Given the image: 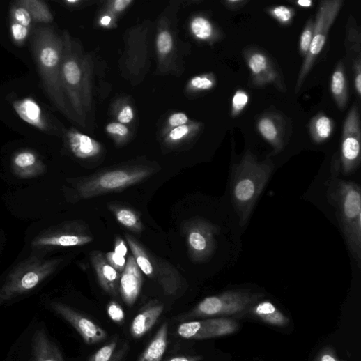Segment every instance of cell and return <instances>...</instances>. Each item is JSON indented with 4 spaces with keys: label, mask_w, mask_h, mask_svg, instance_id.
I'll use <instances>...</instances> for the list:
<instances>
[{
    "label": "cell",
    "mask_w": 361,
    "mask_h": 361,
    "mask_svg": "<svg viewBox=\"0 0 361 361\" xmlns=\"http://www.w3.org/2000/svg\"><path fill=\"white\" fill-rule=\"evenodd\" d=\"M339 160H334L325 183L328 203L335 208L348 249L361 267V190L351 180L339 178Z\"/></svg>",
    "instance_id": "cell-1"
},
{
    "label": "cell",
    "mask_w": 361,
    "mask_h": 361,
    "mask_svg": "<svg viewBox=\"0 0 361 361\" xmlns=\"http://www.w3.org/2000/svg\"><path fill=\"white\" fill-rule=\"evenodd\" d=\"M275 165L270 159L259 161L247 151L231 169L230 192L240 226H245L272 174Z\"/></svg>",
    "instance_id": "cell-2"
},
{
    "label": "cell",
    "mask_w": 361,
    "mask_h": 361,
    "mask_svg": "<svg viewBox=\"0 0 361 361\" xmlns=\"http://www.w3.org/2000/svg\"><path fill=\"white\" fill-rule=\"evenodd\" d=\"M31 42L44 89L53 102L61 107L63 104L60 84L61 68L59 67L61 45L54 33L48 27L36 29Z\"/></svg>",
    "instance_id": "cell-3"
},
{
    "label": "cell",
    "mask_w": 361,
    "mask_h": 361,
    "mask_svg": "<svg viewBox=\"0 0 361 361\" xmlns=\"http://www.w3.org/2000/svg\"><path fill=\"white\" fill-rule=\"evenodd\" d=\"M62 261L32 256L22 262L0 287V306L34 290L56 270Z\"/></svg>",
    "instance_id": "cell-4"
},
{
    "label": "cell",
    "mask_w": 361,
    "mask_h": 361,
    "mask_svg": "<svg viewBox=\"0 0 361 361\" xmlns=\"http://www.w3.org/2000/svg\"><path fill=\"white\" fill-rule=\"evenodd\" d=\"M263 296L246 289L224 291L204 298L190 313L180 317V321L198 318H217L237 316L249 311Z\"/></svg>",
    "instance_id": "cell-5"
},
{
    "label": "cell",
    "mask_w": 361,
    "mask_h": 361,
    "mask_svg": "<svg viewBox=\"0 0 361 361\" xmlns=\"http://www.w3.org/2000/svg\"><path fill=\"white\" fill-rule=\"evenodd\" d=\"M150 169H116L91 175L76 185L78 200H86L109 193L123 191L151 176Z\"/></svg>",
    "instance_id": "cell-6"
},
{
    "label": "cell",
    "mask_w": 361,
    "mask_h": 361,
    "mask_svg": "<svg viewBox=\"0 0 361 361\" xmlns=\"http://www.w3.org/2000/svg\"><path fill=\"white\" fill-rule=\"evenodd\" d=\"M341 0H326L320 3L314 22L313 39L308 54L305 57L302 70L299 72L296 83L295 93L302 88L303 83L312 69L316 59L322 52L328 36L342 7Z\"/></svg>",
    "instance_id": "cell-7"
},
{
    "label": "cell",
    "mask_w": 361,
    "mask_h": 361,
    "mask_svg": "<svg viewBox=\"0 0 361 361\" xmlns=\"http://www.w3.org/2000/svg\"><path fill=\"white\" fill-rule=\"evenodd\" d=\"M189 254L195 263L208 261L215 252V236L220 228L203 218H192L184 224Z\"/></svg>",
    "instance_id": "cell-8"
},
{
    "label": "cell",
    "mask_w": 361,
    "mask_h": 361,
    "mask_svg": "<svg viewBox=\"0 0 361 361\" xmlns=\"http://www.w3.org/2000/svg\"><path fill=\"white\" fill-rule=\"evenodd\" d=\"M360 128L357 105L349 111L343 129L339 160L340 171L344 176L353 174L360 164Z\"/></svg>",
    "instance_id": "cell-9"
},
{
    "label": "cell",
    "mask_w": 361,
    "mask_h": 361,
    "mask_svg": "<svg viewBox=\"0 0 361 361\" xmlns=\"http://www.w3.org/2000/svg\"><path fill=\"white\" fill-rule=\"evenodd\" d=\"M238 323L229 318H217L204 321H186L179 325L177 334L186 339H208L234 333Z\"/></svg>",
    "instance_id": "cell-10"
},
{
    "label": "cell",
    "mask_w": 361,
    "mask_h": 361,
    "mask_svg": "<svg viewBox=\"0 0 361 361\" xmlns=\"http://www.w3.org/2000/svg\"><path fill=\"white\" fill-rule=\"evenodd\" d=\"M51 309L68 322L88 345L102 342L107 337V332L93 321L74 309L59 302H51Z\"/></svg>",
    "instance_id": "cell-11"
},
{
    "label": "cell",
    "mask_w": 361,
    "mask_h": 361,
    "mask_svg": "<svg viewBox=\"0 0 361 361\" xmlns=\"http://www.w3.org/2000/svg\"><path fill=\"white\" fill-rule=\"evenodd\" d=\"M143 272L139 268L133 256H130L124 271L121 273L119 281V293L124 302L132 307L138 299L142 285Z\"/></svg>",
    "instance_id": "cell-12"
},
{
    "label": "cell",
    "mask_w": 361,
    "mask_h": 361,
    "mask_svg": "<svg viewBox=\"0 0 361 361\" xmlns=\"http://www.w3.org/2000/svg\"><path fill=\"white\" fill-rule=\"evenodd\" d=\"M91 235L83 231H56L39 236L33 240V247H74L92 243Z\"/></svg>",
    "instance_id": "cell-13"
},
{
    "label": "cell",
    "mask_w": 361,
    "mask_h": 361,
    "mask_svg": "<svg viewBox=\"0 0 361 361\" xmlns=\"http://www.w3.org/2000/svg\"><path fill=\"white\" fill-rule=\"evenodd\" d=\"M245 58L255 86H261L269 84H278L279 80L278 74L265 53L258 50H252L246 52Z\"/></svg>",
    "instance_id": "cell-14"
},
{
    "label": "cell",
    "mask_w": 361,
    "mask_h": 361,
    "mask_svg": "<svg viewBox=\"0 0 361 361\" xmlns=\"http://www.w3.org/2000/svg\"><path fill=\"white\" fill-rule=\"evenodd\" d=\"M91 261L101 287L109 295L117 297L119 293V281L121 273L112 268L100 251L93 252Z\"/></svg>",
    "instance_id": "cell-15"
},
{
    "label": "cell",
    "mask_w": 361,
    "mask_h": 361,
    "mask_svg": "<svg viewBox=\"0 0 361 361\" xmlns=\"http://www.w3.org/2000/svg\"><path fill=\"white\" fill-rule=\"evenodd\" d=\"M154 278L167 295H176L183 282L178 272L166 261L153 256Z\"/></svg>",
    "instance_id": "cell-16"
},
{
    "label": "cell",
    "mask_w": 361,
    "mask_h": 361,
    "mask_svg": "<svg viewBox=\"0 0 361 361\" xmlns=\"http://www.w3.org/2000/svg\"><path fill=\"white\" fill-rule=\"evenodd\" d=\"M31 361H66L61 351L48 337L43 329L36 331L32 339Z\"/></svg>",
    "instance_id": "cell-17"
},
{
    "label": "cell",
    "mask_w": 361,
    "mask_h": 361,
    "mask_svg": "<svg viewBox=\"0 0 361 361\" xmlns=\"http://www.w3.org/2000/svg\"><path fill=\"white\" fill-rule=\"evenodd\" d=\"M164 311V306L158 302L148 305L135 317L132 323L130 332L135 339H141L155 325Z\"/></svg>",
    "instance_id": "cell-18"
},
{
    "label": "cell",
    "mask_w": 361,
    "mask_h": 361,
    "mask_svg": "<svg viewBox=\"0 0 361 361\" xmlns=\"http://www.w3.org/2000/svg\"><path fill=\"white\" fill-rule=\"evenodd\" d=\"M13 168L15 174L22 178L36 177L45 170V166L38 155L30 151L17 153L13 160Z\"/></svg>",
    "instance_id": "cell-19"
},
{
    "label": "cell",
    "mask_w": 361,
    "mask_h": 361,
    "mask_svg": "<svg viewBox=\"0 0 361 361\" xmlns=\"http://www.w3.org/2000/svg\"><path fill=\"white\" fill-rule=\"evenodd\" d=\"M258 129L263 139L273 147L275 153L283 149L282 125L275 116L268 114L261 117Z\"/></svg>",
    "instance_id": "cell-20"
},
{
    "label": "cell",
    "mask_w": 361,
    "mask_h": 361,
    "mask_svg": "<svg viewBox=\"0 0 361 361\" xmlns=\"http://www.w3.org/2000/svg\"><path fill=\"white\" fill-rule=\"evenodd\" d=\"M14 107L17 114L25 122L39 130H47V124L43 118L41 109L35 101L26 98L16 102Z\"/></svg>",
    "instance_id": "cell-21"
},
{
    "label": "cell",
    "mask_w": 361,
    "mask_h": 361,
    "mask_svg": "<svg viewBox=\"0 0 361 361\" xmlns=\"http://www.w3.org/2000/svg\"><path fill=\"white\" fill-rule=\"evenodd\" d=\"M168 324L164 323L144 351L139 361H161L167 347Z\"/></svg>",
    "instance_id": "cell-22"
},
{
    "label": "cell",
    "mask_w": 361,
    "mask_h": 361,
    "mask_svg": "<svg viewBox=\"0 0 361 361\" xmlns=\"http://www.w3.org/2000/svg\"><path fill=\"white\" fill-rule=\"evenodd\" d=\"M125 238L133 256L143 274L150 279H153V256H151L132 236L125 234Z\"/></svg>",
    "instance_id": "cell-23"
},
{
    "label": "cell",
    "mask_w": 361,
    "mask_h": 361,
    "mask_svg": "<svg viewBox=\"0 0 361 361\" xmlns=\"http://www.w3.org/2000/svg\"><path fill=\"white\" fill-rule=\"evenodd\" d=\"M254 305L251 307L250 310L265 323L280 328L288 325L289 319L268 300Z\"/></svg>",
    "instance_id": "cell-24"
},
{
    "label": "cell",
    "mask_w": 361,
    "mask_h": 361,
    "mask_svg": "<svg viewBox=\"0 0 361 361\" xmlns=\"http://www.w3.org/2000/svg\"><path fill=\"white\" fill-rule=\"evenodd\" d=\"M108 208L116 220L128 229L135 233L143 231L144 225L140 215L134 210L116 204H110Z\"/></svg>",
    "instance_id": "cell-25"
},
{
    "label": "cell",
    "mask_w": 361,
    "mask_h": 361,
    "mask_svg": "<svg viewBox=\"0 0 361 361\" xmlns=\"http://www.w3.org/2000/svg\"><path fill=\"white\" fill-rule=\"evenodd\" d=\"M331 92L337 106L344 109L348 101L346 79L342 63H339L332 75Z\"/></svg>",
    "instance_id": "cell-26"
},
{
    "label": "cell",
    "mask_w": 361,
    "mask_h": 361,
    "mask_svg": "<svg viewBox=\"0 0 361 361\" xmlns=\"http://www.w3.org/2000/svg\"><path fill=\"white\" fill-rule=\"evenodd\" d=\"M333 128L332 120L323 113L314 116L309 125L312 138L316 144L327 141L330 137Z\"/></svg>",
    "instance_id": "cell-27"
},
{
    "label": "cell",
    "mask_w": 361,
    "mask_h": 361,
    "mask_svg": "<svg viewBox=\"0 0 361 361\" xmlns=\"http://www.w3.org/2000/svg\"><path fill=\"white\" fill-rule=\"evenodd\" d=\"M17 4L24 8L36 22L47 24L53 20L48 7L40 0H22L17 2Z\"/></svg>",
    "instance_id": "cell-28"
},
{
    "label": "cell",
    "mask_w": 361,
    "mask_h": 361,
    "mask_svg": "<svg viewBox=\"0 0 361 361\" xmlns=\"http://www.w3.org/2000/svg\"><path fill=\"white\" fill-rule=\"evenodd\" d=\"M70 146L74 153L81 158H87L95 155L99 152L98 145L85 135H72L70 137Z\"/></svg>",
    "instance_id": "cell-29"
},
{
    "label": "cell",
    "mask_w": 361,
    "mask_h": 361,
    "mask_svg": "<svg viewBox=\"0 0 361 361\" xmlns=\"http://www.w3.org/2000/svg\"><path fill=\"white\" fill-rule=\"evenodd\" d=\"M62 79L68 86L70 87L77 86L82 77V73L79 66L75 60L65 58L61 68Z\"/></svg>",
    "instance_id": "cell-30"
},
{
    "label": "cell",
    "mask_w": 361,
    "mask_h": 361,
    "mask_svg": "<svg viewBox=\"0 0 361 361\" xmlns=\"http://www.w3.org/2000/svg\"><path fill=\"white\" fill-rule=\"evenodd\" d=\"M192 29L195 36L202 40L210 38L213 34L211 24L202 17H198L193 21Z\"/></svg>",
    "instance_id": "cell-31"
},
{
    "label": "cell",
    "mask_w": 361,
    "mask_h": 361,
    "mask_svg": "<svg viewBox=\"0 0 361 361\" xmlns=\"http://www.w3.org/2000/svg\"><path fill=\"white\" fill-rule=\"evenodd\" d=\"M314 30V22L312 19H310L305 29H304L302 36H300L299 44L300 52V54H302V56L305 57L308 54L310 49V46L313 39Z\"/></svg>",
    "instance_id": "cell-32"
},
{
    "label": "cell",
    "mask_w": 361,
    "mask_h": 361,
    "mask_svg": "<svg viewBox=\"0 0 361 361\" xmlns=\"http://www.w3.org/2000/svg\"><path fill=\"white\" fill-rule=\"evenodd\" d=\"M268 13L280 24L288 25L292 22L295 11L285 6H277L269 9Z\"/></svg>",
    "instance_id": "cell-33"
},
{
    "label": "cell",
    "mask_w": 361,
    "mask_h": 361,
    "mask_svg": "<svg viewBox=\"0 0 361 361\" xmlns=\"http://www.w3.org/2000/svg\"><path fill=\"white\" fill-rule=\"evenodd\" d=\"M249 100V97L247 92L243 90L236 91L231 104L232 116H236L242 112L247 105Z\"/></svg>",
    "instance_id": "cell-34"
},
{
    "label": "cell",
    "mask_w": 361,
    "mask_h": 361,
    "mask_svg": "<svg viewBox=\"0 0 361 361\" xmlns=\"http://www.w3.org/2000/svg\"><path fill=\"white\" fill-rule=\"evenodd\" d=\"M107 314L109 318L115 323L123 325L125 320V314L122 308L117 302H110L107 307Z\"/></svg>",
    "instance_id": "cell-35"
},
{
    "label": "cell",
    "mask_w": 361,
    "mask_h": 361,
    "mask_svg": "<svg viewBox=\"0 0 361 361\" xmlns=\"http://www.w3.org/2000/svg\"><path fill=\"white\" fill-rule=\"evenodd\" d=\"M116 347V341H112L100 348L90 359V361H109Z\"/></svg>",
    "instance_id": "cell-36"
},
{
    "label": "cell",
    "mask_w": 361,
    "mask_h": 361,
    "mask_svg": "<svg viewBox=\"0 0 361 361\" xmlns=\"http://www.w3.org/2000/svg\"><path fill=\"white\" fill-rule=\"evenodd\" d=\"M350 27L347 29V38H346V49H350V52H358L360 54V35L357 32L355 27L352 26L351 24L348 23Z\"/></svg>",
    "instance_id": "cell-37"
},
{
    "label": "cell",
    "mask_w": 361,
    "mask_h": 361,
    "mask_svg": "<svg viewBox=\"0 0 361 361\" xmlns=\"http://www.w3.org/2000/svg\"><path fill=\"white\" fill-rule=\"evenodd\" d=\"M105 259L109 264L114 268L119 273H122L127 265V260L125 257L119 256L114 252L107 253Z\"/></svg>",
    "instance_id": "cell-38"
},
{
    "label": "cell",
    "mask_w": 361,
    "mask_h": 361,
    "mask_svg": "<svg viewBox=\"0 0 361 361\" xmlns=\"http://www.w3.org/2000/svg\"><path fill=\"white\" fill-rule=\"evenodd\" d=\"M158 50L162 54H167L172 48V38L168 32L161 33L157 41Z\"/></svg>",
    "instance_id": "cell-39"
},
{
    "label": "cell",
    "mask_w": 361,
    "mask_h": 361,
    "mask_svg": "<svg viewBox=\"0 0 361 361\" xmlns=\"http://www.w3.org/2000/svg\"><path fill=\"white\" fill-rule=\"evenodd\" d=\"M192 85L201 90H209L214 86L213 82L207 77H197L192 80Z\"/></svg>",
    "instance_id": "cell-40"
},
{
    "label": "cell",
    "mask_w": 361,
    "mask_h": 361,
    "mask_svg": "<svg viewBox=\"0 0 361 361\" xmlns=\"http://www.w3.org/2000/svg\"><path fill=\"white\" fill-rule=\"evenodd\" d=\"M353 69L355 71V79H354V84H355V89L358 93V95L360 97L361 95V66H360V59L358 58L357 60H355L354 65H353Z\"/></svg>",
    "instance_id": "cell-41"
},
{
    "label": "cell",
    "mask_w": 361,
    "mask_h": 361,
    "mask_svg": "<svg viewBox=\"0 0 361 361\" xmlns=\"http://www.w3.org/2000/svg\"><path fill=\"white\" fill-rule=\"evenodd\" d=\"M114 252L119 256L126 257L128 249L125 240L119 236L116 237Z\"/></svg>",
    "instance_id": "cell-42"
},
{
    "label": "cell",
    "mask_w": 361,
    "mask_h": 361,
    "mask_svg": "<svg viewBox=\"0 0 361 361\" xmlns=\"http://www.w3.org/2000/svg\"><path fill=\"white\" fill-rule=\"evenodd\" d=\"M187 121L188 117L184 113L174 114L169 118V124L174 127L185 125Z\"/></svg>",
    "instance_id": "cell-43"
},
{
    "label": "cell",
    "mask_w": 361,
    "mask_h": 361,
    "mask_svg": "<svg viewBox=\"0 0 361 361\" xmlns=\"http://www.w3.org/2000/svg\"><path fill=\"white\" fill-rule=\"evenodd\" d=\"M134 118V113L129 106L125 107L118 115V121L122 124L130 123Z\"/></svg>",
    "instance_id": "cell-44"
},
{
    "label": "cell",
    "mask_w": 361,
    "mask_h": 361,
    "mask_svg": "<svg viewBox=\"0 0 361 361\" xmlns=\"http://www.w3.org/2000/svg\"><path fill=\"white\" fill-rule=\"evenodd\" d=\"M106 130L110 134L119 136H125L128 134V129L122 124H110Z\"/></svg>",
    "instance_id": "cell-45"
},
{
    "label": "cell",
    "mask_w": 361,
    "mask_h": 361,
    "mask_svg": "<svg viewBox=\"0 0 361 361\" xmlns=\"http://www.w3.org/2000/svg\"><path fill=\"white\" fill-rule=\"evenodd\" d=\"M189 128L187 125L179 126L170 133V138L173 140H178L183 138L189 133Z\"/></svg>",
    "instance_id": "cell-46"
},
{
    "label": "cell",
    "mask_w": 361,
    "mask_h": 361,
    "mask_svg": "<svg viewBox=\"0 0 361 361\" xmlns=\"http://www.w3.org/2000/svg\"><path fill=\"white\" fill-rule=\"evenodd\" d=\"M202 355H183L176 356L168 359L166 361H201L203 360Z\"/></svg>",
    "instance_id": "cell-47"
},
{
    "label": "cell",
    "mask_w": 361,
    "mask_h": 361,
    "mask_svg": "<svg viewBox=\"0 0 361 361\" xmlns=\"http://www.w3.org/2000/svg\"><path fill=\"white\" fill-rule=\"evenodd\" d=\"M247 3L245 0H229V1L225 2V4L229 9L234 10L244 7Z\"/></svg>",
    "instance_id": "cell-48"
},
{
    "label": "cell",
    "mask_w": 361,
    "mask_h": 361,
    "mask_svg": "<svg viewBox=\"0 0 361 361\" xmlns=\"http://www.w3.org/2000/svg\"><path fill=\"white\" fill-rule=\"evenodd\" d=\"M131 3V0H116L114 8L116 10L121 12L125 10Z\"/></svg>",
    "instance_id": "cell-49"
},
{
    "label": "cell",
    "mask_w": 361,
    "mask_h": 361,
    "mask_svg": "<svg viewBox=\"0 0 361 361\" xmlns=\"http://www.w3.org/2000/svg\"><path fill=\"white\" fill-rule=\"evenodd\" d=\"M296 4L302 8H311L313 6V2L310 1V0H298Z\"/></svg>",
    "instance_id": "cell-50"
},
{
    "label": "cell",
    "mask_w": 361,
    "mask_h": 361,
    "mask_svg": "<svg viewBox=\"0 0 361 361\" xmlns=\"http://www.w3.org/2000/svg\"><path fill=\"white\" fill-rule=\"evenodd\" d=\"M320 361H337L336 360V358L328 354V353H325V354H323L322 356H321L320 358Z\"/></svg>",
    "instance_id": "cell-51"
},
{
    "label": "cell",
    "mask_w": 361,
    "mask_h": 361,
    "mask_svg": "<svg viewBox=\"0 0 361 361\" xmlns=\"http://www.w3.org/2000/svg\"><path fill=\"white\" fill-rule=\"evenodd\" d=\"M111 22V18L109 17H104L101 20V24L103 25H108Z\"/></svg>",
    "instance_id": "cell-52"
}]
</instances>
